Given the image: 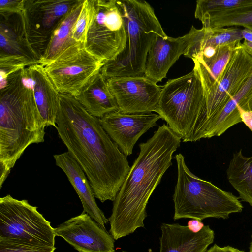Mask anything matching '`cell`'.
Here are the masks:
<instances>
[{
  "mask_svg": "<svg viewBox=\"0 0 252 252\" xmlns=\"http://www.w3.org/2000/svg\"><path fill=\"white\" fill-rule=\"evenodd\" d=\"M56 119L59 137L86 175L94 196L114 201L130 167L126 156L75 96L60 93Z\"/></svg>",
  "mask_w": 252,
  "mask_h": 252,
  "instance_id": "cell-1",
  "label": "cell"
},
{
  "mask_svg": "<svg viewBox=\"0 0 252 252\" xmlns=\"http://www.w3.org/2000/svg\"><path fill=\"white\" fill-rule=\"evenodd\" d=\"M181 139L163 124L153 135L139 144L140 152L116 197L108 220L114 240L144 227L146 206L165 172L172 165L173 153Z\"/></svg>",
  "mask_w": 252,
  "mask_h": 252,
  "instance_id": "cell-2",
  "label": "cell"
},
{
  "mask_svg": "<svg viewBox=\"0 0 252 252\" xmlns=\"http://www.w3.org/2000/svg\"><path fill=\"white\" fill-rule=\"evenodd\" d=\"M22 70L0 81V188L26 149L44 141L46 126Z\"/></svg>",
  "mask_w": 252,
  "mask_h": 252,
  "instance_id": "cell-3",
  "label": "cell"
},
{
  "mask_svg": "<svg viewBox=\"0 0 252 252\" xmlns=\"http://www.w3.org/2000/svg\"><path fill=\"white\" fill-rule=\"evenodd\" d=\"M123 14L126 32L125 48L112 60L104 62L100 72L106 79L144 75L149 49L158 36L167 35L154 10L142 0H117Z\"/></svg>",
  "mask_w": 252,
  "mask_h": 252,
  "instance_id": "cell-4",
  "label": "cell"
},
{
  "mask_svg": "<svg viewBox=\"0 0 252 252\" xmlns=\"http://www.w3.org/2000/svg\"><path fill=\"white\" fill-rule=\"evenodd\" d=\"M174 158L178 176L173 195L174 220L225 219L231 214L242 211V204L237 197L193 174L186 165L182 154H176Z\"/></svg>",
  "mask_w": 252,
  "mask_h": 252,
  "instance_id": "cell-5",
  "label": "cell"
},
{
  "mask_svg": "<svg viewBox=\"0 0 252 252\" xmlns=\"http://www.w3.org/2000/svg\"><path fill=\"white\" fill-rule=\"evenodd\" d=\"M205 106L202 83L193 67L162 87L156 113L183 142H191L203 120Z\"/></svg>",
  "mask_w": 252,
  "mask_h": 252,
  "instance_id": "cell-6",
  "label": "cell"
},
{
  "mask_svg": "<svg viewBox=\"0 0 252 252\" xmlns=\"http://www.w3.org/2000/svg\"><path fill=\"white\" fill-rule=\"evenodd\" d=\"M28 200L0 198V238L55 247V228Z\"/></svg>",
  "mask_w": 252,
  "mask_h": 252,
  "instance_id": "cell-7",
  "label": "cell"
},
{
  "mask_svg": "<svg viewBox=\"0 0 252 252\" xmlns=\"http://www.w3.org/2000/svg\"><path fill=\"white\" fill-rule=\"evenodd\" d=\"M94 13L85 48L105 62L113 60L125 47L126 32L121 10L116 0H93Z\"/></svg>",
  "mask_w": 252,
  "mask_h": 252,
  "instance_id": "cell-8",
  "label": "cell"
},
{
  "mask_svg": "<svg viewBox=\"0 0 252 252\" xmlns=\"http://www.w3.org/2000/svg\"><path fill=\"white\" fill-rule=\"evenodd\" d=\"M104 64L81 43L66 48L43 67L60 93L76 96Z\"/></svg>",
  "mask_w": 252,
  "mask_h": 252,
  "instance_id": "cell-9",
  "label": "cell"
},
{
  "mask_svg": "<svg viewBox=\"0 0 252 252\" xmlns=\"http://www.w3.org/2000/svg\"><path fill=\"white\" fill-rule=\"evenodd\" d=\"M252 73V57L240 42L234 50L219 83L204 91L206 103L204 117L192 142L202 138L209 122L220 111Z\"/></svg>",
  "mask_w": 252,
  "mask_h": 252,
  "instance_id": "cell-10",
  "label": "cell"
},
{
  "mask_svg": "<svg viewBox=\"0 0 252 252\" xmlns=\"http://www.w3.org/2000/svg\"><path fill=\"white\" fill-rule=\"evenodd\" d=\"M77 1L25 0L22 15L26 33L30 45L40 60L54 29Z\"/></svg>",
  "mask_w": 252,
  "mask_h": 252,
  "instance_id": "cell-11",
  "label": "cell"
},
{
  "mask_svg": "<svg viewBox=\"0 0 252 252\" xmlns=\"http://www.w3.org/2000/svg\"><path fill=\"white\" fill-rule=\"evenodd\" d=\"M119 110L127 114L156 112L162 87L144 76L107 79Z\"/></svg>",
  "mask_w": 252,
  "mask_h": 252,
  "instance_id": "cell-12",
  "label": "cell"
},
{
  "mask_svg": "<svg viewBox=\"0 0 252 252\" xmlns=\"http://www.w3.org/2000/svg\"><path fill=\"white\" fill-rule=\"evenodd\" d=\"M55 232L79 252H115L111 235L86 213L61 223Z\"/></svg>",
  "mask_w": 252,
  "mask_h": 252,
  "instance_id": "cell-13",
  "label": "cell"
},
{
  "mask_svg": "<svg viewBox=\"0 0 252 252\" xmlns=\"http://www.w3.org/2000/svg\"><path fill=\"white\" fill-rule=\"evenodd\" d=\"M161 118L153 113L127 114L119 110L99 118L101 125L114 142L126 156H130L139 138L157 125Z\"/></svg>",
  "mask_w": 252,
  "mask_h": 252,
  "instance_id": "cell-14",
  "label": "cell"
},
{
  "mask_svg": "<svg viewBox=\"0 0 252 252\" xmlns=\"http://www.w3.org/2000/svg\"><path fill=\"white\" fill-rule=\"evenodd\" d=\"M189 42V33L177 38L157 36L148 53L144 76L156 83L161 81L170 67L185 54Z\"/></svg>",
  "mask_w": 252,
  "mask_h": 252,
  "instance_id": "cell-15",
  "label": "cell"
},
{
  "mask_svg": "<svg viewBox=\"0 0 252 252\" xmlns=\"http://www.w3.org/2000/svg\"><path fill=\"white\" fill-rule=\"evenodd\" d=\"M22 70L23 77L32 89L38 112L45 126H51L56 128L60 93L42 65L33 64Z\"/></svg>",
  "mask_w": 252,
  "mask_h": 252,
  "instance_id": "cell-16",
  "label": "cell"
},
{
  "mask_svg": "<svg viewBox=\"0 0 252 252\" xmlns=\"http://www.w3.org/2000/svg\"><path fill=\"white\" fill-rule=\"evenodd\" d=\"M160 228L159 252H205L215 237L208 225L197 233L179 223H163Z\"/></svg>",
  "mask_w": 252,
  "mask_h": 252,
  "instance_id": "cell-17",
  "label": "cell"
},
{
  "mask_svg": "<svg viewBox=\"0 0 252 252\" xmlns=\"http://www.w3.org/2000/svg\"><path fill=\"white\" fill-rule=\"evenodd\" d=\"M53 157L56 165L64 172L77 192L83 207V212L105 227L109 220L98 206L89 180L80 165L68 152Z\"/></svg>",
  "mask_w": 252,
  "mask_h": 252,
  "instance_id": "cell-18",
  "label": "cell"
},
{
  "mask_svg": "<svg viewBox=\"0 0 252 252\" xmlns=\"http://www.w3.org/2000/svg\"><path fill=\"white\" fill-rule=\"evenodd\" d=\"M22 14L0 16V55L23 57L39 64L40 59L27 37Z\"/></svg>",
  "mask_w": 252,
  "mask_h": 252,
  "instance_id": "cell-19",
  "label": "cell"
},
{
  "mask_svg": "<svg viewBox=\"0 0 252 252\" xmlns=\"http://www.w3.org/2000/svg\"><path fill=\"white\" fill-rule=\"evenodd\" d=\"M75 97L88 113L98 118L119 110L107 79L100 71L88 81Z\"/></svg>",
  "mask_w": 252,
  "mask_h": 252,
  "instance_id": "cell-20",
  "label": "cell"
},
{
  "mask_svg": "<svg viewBox=\"0 0 252 252\" xmlns=\"http://www.w3.org/2000/svg\"><path fill=\"white\" fill-rule=\"evenodd\" d=\"M189 42L184 56L191 58L207 47L237 45L243 39L241 29L235 27L200 29L192 26L189 32Z\"/></svg>",
  "mask_w": 252,
  "mask_h": 252,
  "instance_id": "cell-21",
  "label": "cell"
},
{
  "mask_svg": "<svg viewBox=\"0 0 252 252\" xmlns=\"http://www.w3.org/2000/svg\"><path fill=\"white\" fill-rule=\"evenodd\" d=\"M84 0H78L58 23L51 34L39 64L44 66L66 48L78 43L73 38V29Z\"/></svg>",
  "mask_w": 252,
  "mask_h": 252,
  "instance_id": "cell-22",
  "label": "cell"
},
{
  "mask_svg": "<svg viewBox=\"0 0 252 252\" xmlns=\"http://www.w3.org/2000/svg\"><path fill=\"white\" fill-rule=\"evenodd\" d=\"M237 45L218 47L216 53L210 58L196 56L191 58L194 63V67L199 75L204 91L219 83Z\"/></svg>",
  "mask_w": 252,
  "mask_h": 252,
  "instance_id": "cell-23",
  "label": "cell"
},
{
  "mask_svg": "<svg viewBox=\"0 0 252 252\" xmlns=\"http://www.w3.org/2000/svg\"><path fill=\"white\" fill-rule=\"evenodd\" d=\"M226 172L240 197L252 206V156H244L242 150L234 153Z\"/></svg>",
  "mask_w": 252,
  "mask_h": 252,
  "instance_id": "cell-24",
  "label": "cell"
},
{
  "mask_svg": "<svg viewBox=\"0 0 252 252\" xmlns=\"http://www.w3.org/2000/svg\"><path fill=\"white\" fill-rule=\"evenodd\" d=\"M210 29L226 27L242 26L252 32V0L234 10L227 11L202 23Z\"/></svg>",
  "mask_w": 252,
  "mask_h": 252,
  "instance_id": "cell-25",
  "label": "cell"
},
{
  "mask_svg": "<svg viewBox=\"0 0 252 252\" xmlns=\"http://www.w3.org/2000/svg\"><path fill=\"white\" fill-rule=\"evenodd\" d=\"M94 13L93 0H84L73 29L74 40L85 46Z\"/></svg>",
  "mask_w": 252,
  "mask_h": 252,
  "instance_id": "cell-26",
  "label": "cell"
},
{
  "mask_svg": "<svg viewBox=\"0 0 252 252\" xmlns=\"http://www.w3.org/2000/svg\"><path fill=\"white\" fill-rule=\"evenodd\" d=\"M55 247L37 245L0 238V252H54Z\"/></svg>",
  "mask_w": 252,
  "mask_h": 252,
  "instance_id": "cell-27",
  "label": "cell"
},
{
  "mask_svg": "<svg viewBox=\"0 0 252 252\" xmlns=\"http://www.w3.org/2000/svg\"><path fill=\"white\" fill-rule=\"evenodd\" d=\"M25 0H0V15L8 17L22 13L25 9Z\"/></svg>",
  "mask_w": 252,
  "mask_h": 252,
  "instance_id": "cell-28",
  "label": "cell"
},
{
  "mask_svg": "<svg viewBox=\"0 0 252 252\" xmlns=\"http://www.w3.org/2000/svg\"><path fill=\"white\" fill-rule=\"evenodd\" d=\"M205 252H245L244 251L239 250L230 246L220 247L217 244H214Z\"/></svg>",
  "mask_w": 252,
  "mask_h": 252,
  "instance_id": "cell-29",
  "label": "cell"
},
{
  "mask_svg": "<svg viewBox=\"0 0 252 252\" xmlns=\"http://www.w3.org/2000/svg\"><path fill=\"white\" fill-rule=\"evenodd\" d=\"M242 120V122L250 128L252 132V111H244L238 108Z\"/></svg>",
  "mask_w": 252,
  "mask_h": 252,
  "instance_id": "cell-30",
  "label": "cell"
},
{
  "mask_svg": "<svg viewBox=\"0 0 252 252\" xmlns=\"http://www.w3.org/2000/svg\"><path fill=\"white\" fill-rule=\"evenodd\" d=\"M187 226L189 229L193 232L197 233L201 230L204 226V225L200 220L191 219L188 221Z\"/></svg>",
  "mask_w": 252,
  "mask_h": 252,
  "instance_id": "cell-31",
  "label": "cell"
},
{
  "mask_svg": "<svg viewBox=\"0 0 252 252\" xmlns=\"http://www.w3.org/2000/svg\"><path fill=\"white\" fill-rule=\"evenodd\" d=\"M241 44L246 51L252 57V42L244 40Z\"/></svg>",
  "mask_w": 252,
  "mask_h": 252,
  "instance_id": "cell-32",
  "label": "cell"
},
{
  "mask_svg": "<svg viewBox=\"0 0 252 252\" xmlns=\"http://www.w3.org/2000/svg\"><path fill=\"white\" fill-rule=\"evenodd\" d=\"M249 252H252V240L250 243V247H249Z\"/></svg>",
  "mask_w": 252,
  "mask_h": 252,
  "instance_id": "cell-33",
  "label": "cell"
},
{
  "mask_svg": "<svg viewBox=\"0 0 252 252\" xmlns=\"http://www.w3.org/2000/svg\"><path fill=\"white\" fill-rule=\"evenodd\" d=\"M126 252V251H123V252Z\"/></svg>",
  "mask_w": 252,
  "mask_h": 252,
  "instance_id": "cell-34",
  "label": "cell"
}]
</instances>
